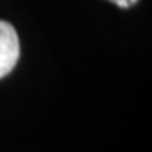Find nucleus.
<instances>
[{"label":"nucleus","mask_w":152,"mask_h":152,"mask_svg":"<svg viewBox=\"0 0 152 152\" xmlns=\"http://www.w3.org/2000/svg\"><path fill=\"white\" fill-rule=\"evenodd\" d=\"M20 56V42L14 26L0 20V78H4L15 68Z\"/></svg>","instance_id":"f257e3e1"},{"label":"nucleus","mask_w":152,"mask_h":152,"mask_svg":"<svg viewBox=\"0 0 152 152\" xmlns=\"http://www.w3.org/2000/svg\"><path fill=\"white\" fill-rule=\"evenodd\" d=\"M110 2H113L115 5H118L120 9H130L132 5H135L139 0H110Z\"/></svg>","instance_id":"f03ea898"}]
</instances>
